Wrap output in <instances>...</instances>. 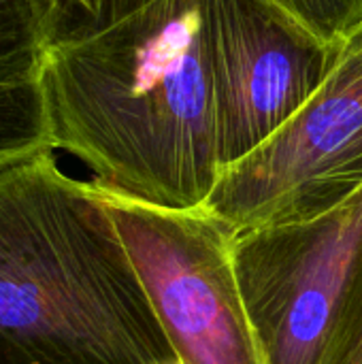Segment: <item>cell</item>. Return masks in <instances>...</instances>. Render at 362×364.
Wrapping results in <instances>:
<instances>
[{
	"mask_svg": "<svg viewBox=\"0 0 362 364\" xmlns=\"http://www.w3.org/2000/svg\"><path fill=\"white\" fill-rule=\"evenodd\" d=\"M173 364H181V363H179V360H177V363H173Z\"/></svg>",
	"mask_w": 362,
	"mask_h": 364,
	"instance_id": "obj_12",
	"label": "cell"
},
{
	"mask_svg": "<svg viewBox=\"0 0 362 364\" xmlns=\"http://www.w3.org/2000/svg\"><path fill=\"white\" fill-rule=\"evenodd\" d=\"M316 34L326 41H341L362 21V0H275Z\"/></svg>",
	"mask_w": 362,
	"mask_h": 364,
	"instance_id": "obj_10",
	"label": "cell"
},
{
	"mask_svg": "<svg viewBox=\"0 0 362 364\" xmlns=\"http://www.w3.org/2000/svg\"><path fill=\"white\" fill-rule=\"evenodd\" d=\"M222 168L265 143L314 94L341 41L275 0H203Z\"/></svg>",
	"mask_w": 362,
	"mask_h": 364,
	"instance_id": "obj_6",
	"label": "cell"
},
{
	"mask_svg": "<svg viewBox=\"0 0 362 364\" xmlns=\"http://www.w3.org/2000/svg\"><path fill=\"white\" fill-rule=\"evenodd\" d=\"M151 0H38L45 47L94 36Z\"/></svg>",
	"mask_w": 362,
	"mask_h": 364,
	"instance_id": "obj_8",
	"label": "cell"
},
{
	"mask_svg": "<svg viewBox=\"0 0 362 364\" xmlns=\"http://www.w3.org/2000/svg\"><path fill=\"white\" fill-rule=\"evenodd\" d=\"M55 149L0 168V364H173L92 181Z\"/></svg>",
	"mask_w": 362,
	"mask_h": 364,
	"instance_id": "obj_2",
	"label": "cell"
},
{
	"mask_svg": "<svg viewBox=\"0 0 362 364\" xmlns=\"http://www.w3.org/2000/svg\"><path fill=\"white\" fill-rule=\"evenodd\" d=\"M43 53L38 0H0V75L41 73Z\"/></svg>",
	"mask_w": 362,
	"mask_h": 364,
	"instance_id": "obj_9",
	"label": "cell"
},
{
	"mask_svg": "<svg viewBox=\"0 0 362 364\" xmlns=\"http://www.w3.org/2000/svg\"><path fill=\"white\" fill-rule=\"evenodd\" d=\"M53 149L94 183L169 209L203 207L222 173L203 0H151L111 28L45 47Z\"/></svg>",
	"mask_w": 362,
	"mask_h": 364,
	"instance_id": "obj_1",
	"label": "cell"
},
{
	"mask_svg": "<svg viewBox=\"0 0 362 364\" xmlns=\"http://www.w3.org/2000/svg\"><path fill=\"white\" fill-rule=\"evenodd\" d=\"M96 190L179 363L267 364L233 267L230 228L203 207Z\"/></svg>",
	"mask_w": 362,
	"mask_h": 364,
	"instance_id": "obj_4",
	"label": "cell"
},
{
	"mask_svg": "<svg viewBox=\"0 0 362 364\" xmlns=\"http://www.w3.org/2000/svg\"><path fill=\"white\" fill-rule=\"evenodd\" d=\"M41 73L0 75V168L53 149Z\"/></svg>",
	"mask_w": 362,
	"mask_h": 364,
	"instance_id": "obj_7",
	"label": "cell"
},
{
	"mask_svg": "<svg viewBox=\"0 0 362 364\" xmlns=\"http://www.w3.org/2000/svg\"><path fill=\"white\" fill-rule=\"evenodd\" d=\"M324 364H362V260Z\"/></svg>",
	"mask_w": 362,
	"mask_h": 364,
	"instance_id": "obj_11",
	"label": "cell"
},
{
	"mask_svg": "<svg viewBox=\"0 0 362 364\" xmlns=\"http://www.w3.org/2000/svg\"><path fill=\"white\" fill-rule=\"evenodd\" d=\"M362 188V21L301 109L222 168L203 209L233 235L320 215Z\"/></svg>",
	"mask_w": 362,
	"mask_h": 364,
	"instance_id": "obj_3",
	"label": "cell"
},
{
	"mask_svg": "<svg viewBox=\"0 0 362 364\" xmlns=\"http://www.w3.org/2000/svg\"><path fill=\"white\" fill-rule=\"evenodd\" d=\"M230 254L267 364H324L362 260V188L320 215L235 235Z\"/></svg>",
	"mask_w": 362,
	"mask_h": 364,
	"instance_id": "obj_5",
	"label": "cell"
}]
</instances>
